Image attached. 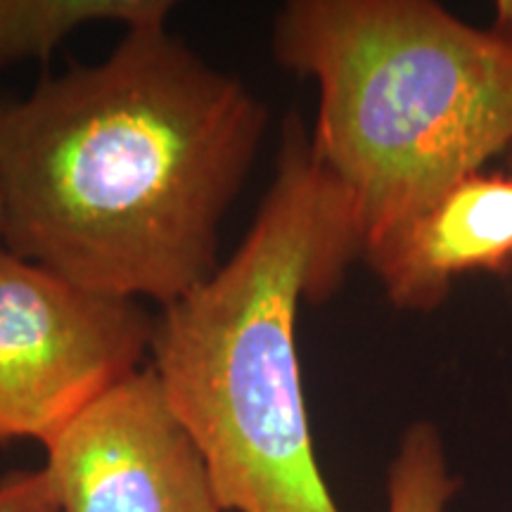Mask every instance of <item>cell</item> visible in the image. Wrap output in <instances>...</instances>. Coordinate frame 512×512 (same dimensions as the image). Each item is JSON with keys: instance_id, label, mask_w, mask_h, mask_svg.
Segmentation results:
<instances>
[{"instance_id": "1", "label": "cell", "mask_w": 512, "mask_h": 512, "mask_svg": "<svg viewBox=\"0 0 512 512\" xmlns=\"http://www.w3.org/2000/svg\"><path fill=\"white\" fill-rule=\"evenodd\" d=\"M271 110L162 27L0 98L3 249L107 297L174 304L221 266V223Z\"/></svg>"}, {"instance_id": "2", "label": "cell", "mask_w": 512, "mask_h": 512, "mask_svg": "<svg viewBox=\"0 0 512 512\" xmlns=\"http://www.w3.org/2000/svg\"><path fill=\"white\" fill-rule=\"evenodd\" d=\"M363 254L354 207L292 112L238 249L152 320L150 368L226 512H342L313 446L297 320L335 297Z\"/></svg>"}, {"instance_id": "3", "label": "cell", "mask_w": 512, "mask_h": 512, "mask_svg": "<svg viewBox=\"0 0 512 512\" xmlns=\"http://www.w3.org/2000/svg\"><path fill=\"white\" fill-rule=\"evenodd\" d=\"M271 53L316 83L311 155L366 249L512 150V43L434 0H290Z\"/></svg>"}, {"instance_id": "4", "label": "cell", "mask_w": 512, "mask_h": 512, "mask_svg": "<svg viewBox=\"0 0 512 512\" xmlns=\"http://www.w3.org/2000/svg\"><path fill=\"white\" fill-rule=\"evenodd\" d=\"M155 313L69 283L0 247V444H46L143 368Z\"/></svg>"}, {"instance_id": "5", "label": "cell", "mask_w": 512, "mask_h": 512, "mask_svg": "<svg viewBox=\"0 0 512 512\" xmlns=\"http://www.w3.org/2000/svg\"><path fill=\"white\" fill-rule=\"evenodd\" d=\"M43 446L57 512H226L150 366L88 403Z\"/></svg>"}, {"instance_id": "6", "label": "cell", "mask_w": 512, "mask_h": 512, "mask_svg": "<svg viewBox=\"0 0 512 512\" xmlns=\"http://www.w3.org/2000/svg\"><path fill=\"white\" fill-rule=\"evenodd\" d=\"M396 311L432 313L472 273L512 271V174H475L363 256Z\"/></svg>"}, {"instance_id": "7", "label": "cell", "mask_w": 512, "mask_h": 512, "mask_svg": "<svg viewBox=\"0 0 512 512\" xmlns=\"http://www.w3.org/2000/svg\"><path fill=\"white\" fill-rule=\"evenodd\" d=\"M171 10L169 0H0V69L24 60H48L88 24L162 27Z\"/></svg>"}, {"instance_id": "8", "label": "cell", "mask_w": 512, "mask_h": 512, "mask_svg": "<svg viewBox=\"0 0 512 512\" xmlns=\"http://www.w3.org/2000/svg\"><path fill=\"white\" fill-rule=\"evenodd\" d=\"M463 479L448 470L441 430L430 420L411 422L387 470V512H446Z\"/></svg>"}, {"instance_id": "9", "label": "cell", "mask_w": 512, "mask_h": 512, "mask_svg": "<svg viewBox=\"0 0 512 512\" xmlns=\"http://www.w3.org/2000/svg\"><path fill=\"white\" fill-rule=\"evenodd\" d=\"M0 512H57L43 467L0 475Z\"/></svg>"}, {"instance_id": "10", "label": "cell", "mask_w": 512, "mask_h": 512, "mask_svg": "<svg viewBox=\"0 0 512 512\" xmlns=\"http://www.w3.org/2000/svg\"><path fill=\"white\" fill-rule=\"evenodd\" d=\"M489 29L512 43V0H496Z\"/></svg>"}, {"instance_id": "11", "label": "cell", "mask_w": 512, "mask_h": 512, "mask_svg": "<svg viewBox=\"0 0 512 512\" xmlns=\"http://www.w3.org/2000/svg\"><path fill=\"white\" fill-rule=\"evenodd\" d=\"M3 226H5V216H3V195H0V247H3Z\"/></svg>"}, {"instance_id": "12", "label": "cell", "mask_w": 512, "mask_h": 512, "mask_svg": "<svg viewBox=\"0 0 512 512\" xmlns=\"http://www.w3.org/2000/svg\"><path fill=\"white\" fill-rule=\"evenodd\" d=\"M505 157H508V162H510V169H512V150H510L508 155H505Z\"/></svg>"}]
</instances>
